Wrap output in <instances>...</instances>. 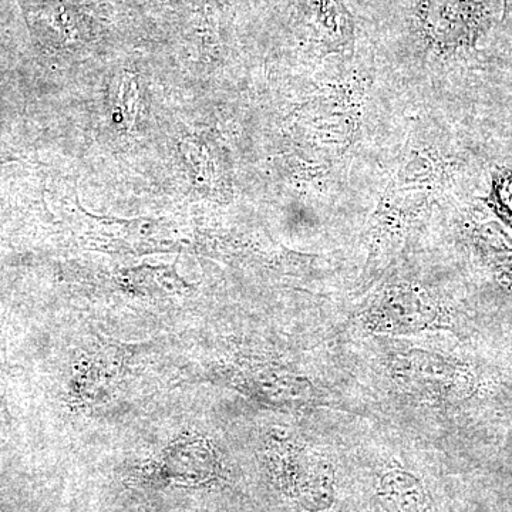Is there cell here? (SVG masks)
<instances>
[{
  "instance_id": "obj_1",
  "label": "cell",
  "mask_w": 512,
  "mask_h": 512,
  "mask_svg": "<svg viewBox=\"0 0 512 512\" xmlns=\"http://www.w3.org/2000/svg\"><path fill=\"white\" fill-rule=\"evenodd\" d=\"M447 181V163L433 147L410 141L386 184L369 222V264H376L402 245L410 228L429 210Z\"/></svg>"
},
{
  "instance_id": "obj_2",
  "label": "cell",
  "mask_w": 512,
  "mask_h": 512,
  "mask_svg": "<svg viewBox=\"0 0 512 512\" xmlns=\"http://www.w3.org/2000/svg\"><path fill=\"white\" fill-rule=\"evenodd\" d=\"M421 45L437 57L476 50L494 25L493 0H409Z\"/></svg>"
},
{
  "instance_id": "obj_3",
  "label": "cell",
  "mask_w": 512,
  "mask_h": 512,
  "mask_svg": "<svg viewBox=\"0 0 512 512\" xmlns=\"http://www.w3.org/2000/svg\"><path fill=\"white\" fill-rule=\"evenodd\" d=\"M370 308V316L376 318L373 322H377L379 328H423L439 318V312L427 301L426 295L407 284L384 288Z\"/></svg>"
},
{
  "instance_id": "obj_4",
  "label": "cell",
  "mask_w": 512,
  "mask_h": 512,
  "mask_svg": "<svg viewBox=\"0 0 512 512\" xmlns=\"http://www.w3.org/2000/svg\"><path fill=\"white\" fill-rule=\"evenodd\" d=\"M311 26L323 55L345 53L355 45V23L343 0H311Z\"/></svg>"
},
{
  "instance_id": "obj_5",
  "label": "cell",
  "mask_w": 512,
  "mask_h": 512,
  "mask_svg": "<svg viewBox=\"0 0 512 512\" xmlns=\"http://www.w3.org/2000/svg\"><path fill=\"white\" fill-rule=\"evenodd\" d=\"M383 497L392 512H433L423 488L407 474L392 473L384 477Z\"/></svg>"
},
{
  "instance_id": "obj_6",
  "label": "cell",
  "mask_w": 512,
  "mask_h": 512,
  "mask_svg": "<svg viewBox=\"0 0 512 512\" xmlns=\"http://www.w3.org/2000/svg\"><path fill=\"white\" fill-rule=\"evenodd\" d=\"M491 210L512 228V170L495 168L487 200Z\"/></svg>"
},
{
  "instance_id": "obj_7",
  "label": "cell",
  "mask_w": 512,
  "mask_h": 512,
  "mask_svg": "<svg viewBox=\"0 0 512 512\" xmlns=\"http://www.w3.org/2000/svg\"><path fill=\"white\" fill-rule=\"evenodd\" d=\"M501 25H503V28L512 35V0H504Z\"/></svg>"
}]
</instances>
